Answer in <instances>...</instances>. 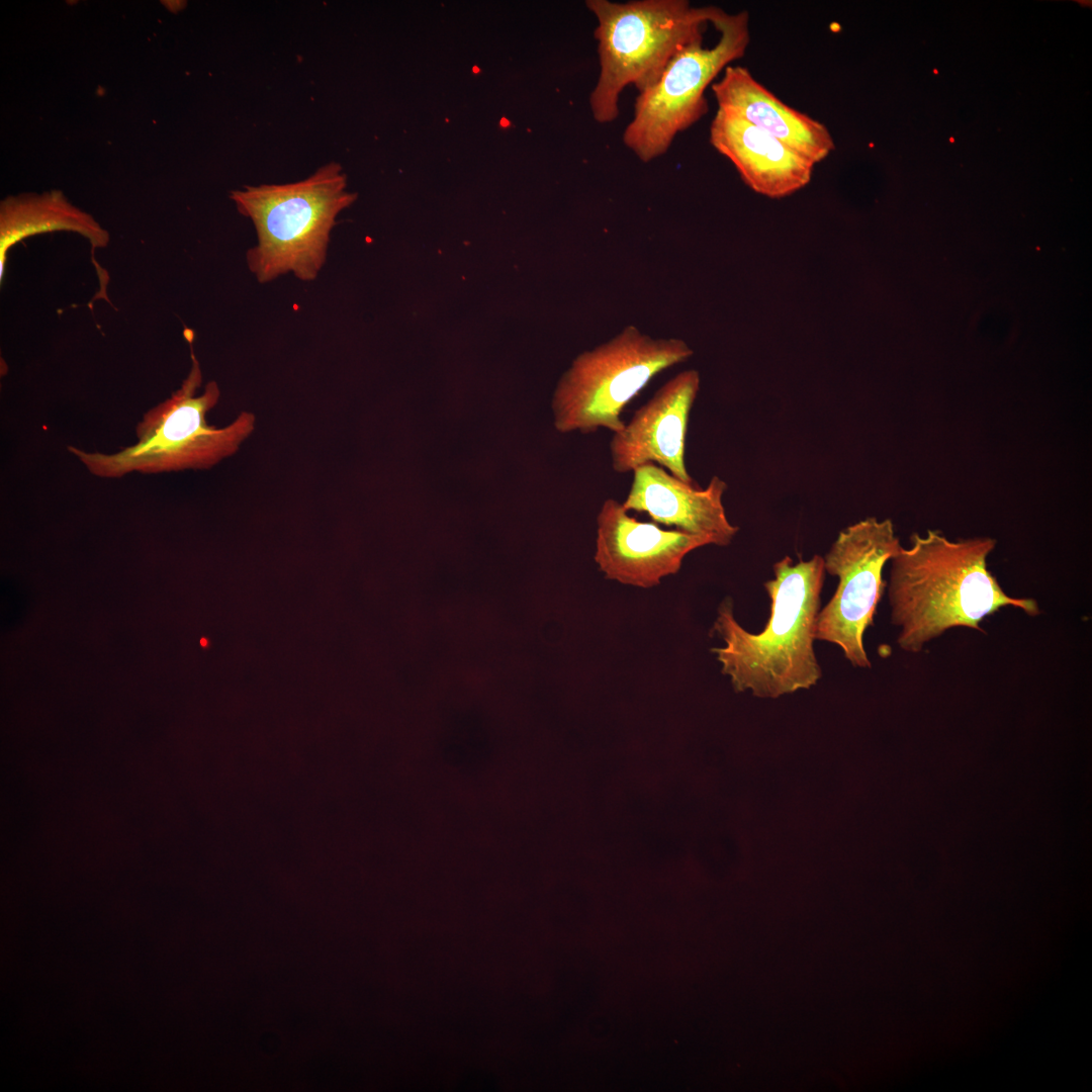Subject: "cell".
Returning <instances> with one entry per match:
<instances>
[{"instance_id": "obj_5", "label": "cell", "mask_w": 1092, "mask_h": 1092, "mask_svg": "<svg viewBox=\"0 0 1092 1092\" xmlns=\"http://www.w3.org/2000/svg\"><path fill=\"white\" fill-rule=\"evenodd\" d=\"M237 209L256 229L258 244L247 252L250 271L261 283L292 272L314 280L323 268L337 215L356 199L347 191L337 163L288 184L245 186L231 192Z\"/></svg>"}, {"instance_id": "obj_8", "label": "cell", "mask_w": 1092, "mask_h": 1092, "mask_svg": "<svg viewBox=\"0 0 1092 1092\" xmlns=\"http://www.w3.org/2000/svg\"><path fill=\"white\" fill-rule=\"evenodd\" d=\"M900 548L892 521L870 517L843 529L823 557L824 569L838 585L820 609L816 640L836 644L853 666L871 667L863 633L886 587L883 568Z\"/></svg>"}, {"instance_id": "obj_2", "label": "cell", "mask_w": 1092, "mask_h": 1092, "mask_svg": "<svg viewBox=\"0 0 1092 1092\" xmlns=\"http://www.w3.org/2000/svg\"><path fill=\"white\" fill-rule=\"evenodd\" d=\"M775 578L764 582L770 614L759 633L745 630L735 619L730 599L718 608L712 631L723 647L711 651L730 677L735 691L760 698H778L809 689L822 676L814 652L821 609L824 560L814 555L794 563L785 556L774 564Z\"/></svg>"}, {"instance_id": "obj_13", "label": "cell", "mask_w": 1092, "mask_h": 1092, "mask_svg": "<svg viewBox=\"0 0 1092 1092\" xmlns=\"http://www.w3.org/2000/svg\"><path fill=\"white\" fill-rule=\"evenodd\" d=\"M718 108L730 111L780 140L815 165L835 149L829 129L787 105L742 66H728L712 83Z\"/></svg>"}, {"instance_id": "obj_10", "label": "cell", "mask_w": 1092, "mask_h": 1092, "mask_svg": "<svg viewBox=\"0 0 1092 1092\" xmlns=\"http://www.w3.org/2000/svg\"><path fill=\"white\" fill-rule=\"evenodd\" d=\"M699 388L700 375L695 369L685 370L663 384L622 430L613 433V469L627 473L652 462L679 480L697 484L687 470L685 447Z\"/></svg>"}, {"instance_id": "obj_9", "label": "cell", "mask_w": 1092, "mask_h": 1092, "mask_svg": "<svg viewBox=\"0 0 1092 1092\" xmlns=\"http://www.w3.org/2000/svg\"><path fill=\"white\" fill-rule=\"evenodd\" d=\"M706 545H712L706 537L640 522L621 503L608 498L597 517L594 558L606 578L649 588L676 574L686 555Z\"/></svg>"}, {"instance_id": "obj_4", "label": "cell", "mask_w": 1092, "mask_h": 1092, "mask_svg": "<svg viewBox=\"0 0 1092 1092\" xmlns=\"http://www.w3.org/2000/svg\"><path fill=\"white\" fill-rule=\"evenodd\" d=\"M585 5L597 19L600 73L589 108L599 123L617 119L622 91L629 85L639 93L651 88L670 60L703 39V26L723 10L687 0H587Z\"/></svg>"}, {"instance_id": "obj_3", "label": "cell", "mask_w": 1092, "mask_h": 1092, "mask_svg": "<svg viewBox=\"0 0 1092 1092\" xmlns=\"http://www.w3.org/2000/svg\"><path fill=\"white\" fill-rule=\"evenodd\" d=\"M186 336V335H185ZM191 348L192 365L181 386L171 396L144 414L135 427L136 442L114 453L90 452L75 446L68 451L94 476L120 478L138 472L156 474L186 469H209L234 455L253 433L256 417L242 412L223 428L209 426L206 415L218 402L220 390L202 381L198 360Z\"/></svg>"}, {"instance_id": "obj_6", "label": "cell", "mask_w": 1092, "mask_h": 1092, "mask_svg": "<svg viewBox=\"0 0 1092 1092\" xmlns=\"http://www.w3.org/2000/svg\"><path fill=\"white\" fill-rule=\"evenodd\" d=\"M676 338L654 339L628 326L610 341L580 353L561 376L552 399L561 433H612L625 426V406L658 373L693 355Z\"/></svg>"}, {"instance_id": "obj_12", "label": "cell", "mask_w": 1092, "mask_h": 1092, "mask_svg": "<svg viewBox=\"0 0 1092 1092\" xmlns=\"http://www.w3.org/2000/svg\"><path fill=\"white\" fill-rule=\"evenodd\" d=\"M710 144L727 158L754 192L783 198L804 188L815 164L786 144L718 108L710 124Z\"/></svg>"}, {"instance_id": "obj_11", "label": "cell", "mask_w": 1092, "mask_h": 1092, "mask_svg": "<svg viewBox=\"0 0 1092 1092\" xmlns=\"http://www.w3.org/2000/svg\"><path fill=\"white\" fill-rule=\"evenodd\" d=\"M629 493L622 504L629 511L646 513L657 525L708 538L727 546L739 531L727 518L723 494L727 484L713 476L706 488L689 484L661 466L648 462L636 467Z\"/></svg>"}, {"instance_id": "obj_14", "label": "cell", "mask_w": 1092, "mask_h": 1092, "mask_svg": "<svg viewBox=\"0 0 1092 1092\" xmlns=\"http://www.w3.org/2000/svg\"><path fill=\"white\" fill-rule=\"evenodd\" d=\"M72 231L93 248L105 247L109 236L92 216L73 206L60 191L7 198L0 211V277L8 249L25 237L53 231Z\"/></svg>"}, {"instance_id": "obj_1", "label": "cell", "mask_w": 1092, "mask_h": 1092, "mask_svg": "<svg viewBox=\"0 0 1092 1092\" xmlns=\"http://www.w3.org/2000/svg\"><path fill=\"white\" fill-rule=\"evenodd\" d=\"M891 559L888 598L899 647L911 653L954 627L983 632L980 623L1005 607L1039 614L1033 599L1006 595L987 568L990 537L952 541L941 532L914 533Z\"/></svg>"}, {"instance_id": "obj_7", "label": "cell", "mask_w": 1092, "mask_h": 1092, "mask_svg": "<svg viewBox=\"0 0 1092 1092\" xmlns=\"http://www.w3.org/2000/svg\"><path fill=\"white\" fill-rule=\"evenodd\" d=\"M712 24L720 32L713 47H703V39L687 46L670 60L658 81L638 94L623 144L640 161L647 163L665 154L679 132L708 112L707 87L745 55L750 42L747 11L722 10Z\"/></svg>"}]
</instances>
